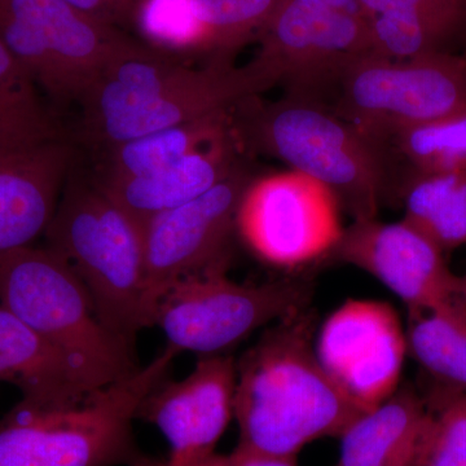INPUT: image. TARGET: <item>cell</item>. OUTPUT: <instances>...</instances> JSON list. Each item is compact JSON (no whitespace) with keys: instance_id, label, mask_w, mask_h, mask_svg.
Returning a JSON list of instances; mask_svg holds the SVG:
<instances>
[{"instance_id":"3","label":"cell","mask_w":466,"mask_h":466,"mask_svg":"<svg viewBox=\"0 0 466 466\" xmlns=\"http://www.w3.org/2000/svg\"><path fill=\"white\" fill-rule=\"evenodd\" d=\"M177 355L167 346L133 375L76 403L21 400L0 420V466H164L137 446L134 420Z\"/></svg>"},{"instance_id":"5","label":"cell","mask_w":466,"mask_h":466,"mask_svg":"<svg viewBox=\"0 0 466 466\" xmlns=\"http://www.w3.org/2000/svg\"><path fill=\"white\" fill-rule=\"evenodd\" d=\"M45 236L85 285L101 324L134 343L150 327L142 226L95 180L67 175Z\"/></svg>"},{"instance_id":"26","label":"cell","mask_w":466,"mask_h":466,"mask_svg":"<svg viewBox=\"0 0 466 466\" xmlns=\"http://www.w3.org/2000/svg\"><path fill=\"white\" fill-rule=\"evenodd\" d=\"M283 0H195L210 35L211 56L232 58L258 36Z\"/></svg>"},{"instance_id":"20","label":"cell","mask_w":466,"mask_h":466,"mask_svg":"<svg viewBox=\"0 0 466 466\" xmlns=\"http://www.w3.org/2000/svg\"><path fill=\"white\" fill-rule=\"evenodd\" d=\"M388 177V200L421 174L466 170V106L370 140Z\"/></svg>"},{"instance_id":"1","label":"cell","mask_w":466,"mask_h":466,"mask_svg":"<svg viewBox=\"0 0 466 466\" xmlns=\"http://www.w3.org/2000/svg\"><path fill=\"white\" fill-rule=\"evenodd\" d=\"M308 309L267 328L236 360L233 417L238 449L297 458L324 438H339L366 410L325 372Z\"/></svg>"},{"instance_id":"31","label":"cell","mask_w":466,"mask_h":466,"mask_svg":"<svg viewBox=\"0 0 466 466\" xmlns=\"http://www.w3.org/2000/svg\"><path fill=\"white\" fill-rule=\"evenodd\" d=\"M0 2H3V0H0Z\"/></svg>"},{"instance_id":"28","label":"cell","mask_w":466,"mask_h":466,"mask_svg":"<svg viewBox=\"0 0 466 466\" xmlns=\"http://www.w3.org/2000/svg\"><path fill=\"white\" fill-rule=\"evenodd\" d=\"M97 23L125 30L134 26L143 0H66Z\"/></svg>"},{"instance_id":"18","label":"cell","mask_w":466,"mask_h":466,"mask_svg":"<svg viewBox=\"0 0 466 466\" xmlns=\"http://www.w3.org/2000/svg\"><path fill=\"white\" fill-rule=\"evenodd\" d=\"M236 131L164 170L122 180H95L137 225L204 195L238 167Z\"/></svg>"},{"instance_id":"16","label":"cell","mask_w":466,"mask_h":466,"mask_svg":"<svg viewBox=\"0 0 466 466\" xmlns=\"http://www.w3.org/2000/svg\"><path fill=\"white\" fill-rule=\"evenodd\" d=\"M73 149L54 140L0 150V257L45 235L72 170Z\"/></svg>"},{"instance_id":"27","label":"cell","mask_w":466,"mask_h":466,"mask_svg":"<svg viewBox=\"0 0 466 466\" xmlns=\"http://www.w3.org/2000/svg\"><path fill=\"white\" fill-rule=\"evenodd\" d=\"M431 412L407 466H466V392L446 398Z\"/></svg>"},{"instance_id":"24","label":"cell","mask_w":466,"mask_h":466,"mask_svg":"<svg viewBox=\"0 0 466 466\" xmlns=\"http://www.w3.org/2000/svg\"><path fill=\"white\" fill-rule=\"evenodd\" d=\"M61 139L54 116L32 76L0 39V150Z\"/></svg>"},{"instance_id":"30","label":"cell","mask_w":466,"mask_h":466,"mask_svg":"<svg viewBox=\"0 0 466 466\" xmlns=\"http://www.w3.org/2000/svg\"><path fill=\"white\" fill-rule=\"evenodd\" d=\"M465 294H466V285H465Z\"/></svg>"},{"instance_id":"29","label":"cell","mask_w":466,"mask_h":466,"mask_svg":"<svg viewBox=\"0 0 466 466\" xmlns=\"http://www.w3.org/2000/svg\"><path fill=\"white\" fill-rule=\"evenodd\" d=\"M196 466H299V464H297V458L265 455V453L236 447L228 455H219L216 452Z\"/></svg>"},{"instance_id":"14","label":"cell","mask_w":466,"mask_h":466,"mask_svg":"<svg viewBox=\"0 0 466 466\" xmlns=\"http://www.w3.org/2000/svg\"><path fill=\"white\" fill-rule=\"evenodd\" d=\"M332 257L375 278L410 311L440 305L461 293L464 285V278L447 266L444 251L403 219L354 220Z\"/></svg>"},{"instance_id":"17","label":"cell","mask_w":466,"mask_h":466,"mask_svg":"<svg viewBox=\"0 0 466 466\" xmlns=\"http://www.w3.org/2000/svg\"><path fill=\"white\" fill-rule=\"evenodd\" d=\"M15 383L24 401L66 406L103 389L87 370L0 305V382Z\"/></svg>"},{"instance_id":"23","label":"cell","mask_w":466,"mask_h":466,"mask_svg":"<svg viewBox=\"0 0 466 466\" xmlns=\"http://www.w3.org/2000/svg\"><path fill=\"white\" fill-rule=\"evenodd\" d=\"M394 198L403 207L404 222L444 253L466 245V170L416 175Z\"/></svg>"},{"instance_id":"19","label":"cell","mask_w":466,"mask_h":466,"mask_svg":"<svg viewBox=\"0 0 466 466\" xmlns=\"http://www.w3.org/2000/svg\"><path fill=\"white\" fill-rule=\"evenodd\" d=\"M431 413L412 388L398 389L339 437L341 450L334 466H407Z\"/></svg>"},{"instance_id":"10","label":"cell","mask_w":466,"mask_h":466,"mask_svg":"<svg viewBox=\"0 0 466 466\" xmlns=\"http://www.w3.org/2000/svg\"><path fill=\"white\" fill-rule=\"evenodd\" d=\"M131 36L66 0H3L0 39L58 106L81 103Z\"/></svg>"},{"instance_id":"8","label":"cell","mask_w":466,"mask_h":466,"mask_svg":"<svg viewBox=\"0 0 466 466\" xmlns=\"http://www.w3.org/2000/svg\"><path fill=\"white\" fill-rule=\"evenodd\" d=\"M323 104L367 139L466 106V57L431 52L410 58L370 55L342 73Z\"/></svg>"},{"instance_id":"11","label":"cell","mask_w":466,"mask_h":466,"mask_svg":"<svg viewBox=\"0 0 466 466\" xmlns=\"http://www.w3.org/2000/svg\"><path fill=\"white\" fill-rule=\"evenodd\" d=\"M342 208L332 189L289 168L250 180L236 229L267 265L300 268L333 256L346 229Z\"/></svg>"},{"instance_id":"22","label":"cell","mask_w":466,"mask_h":466,"mask_svg":"<svg viewBox=\"0 0 466 466\" xmlns=\"http://www.w3.org/2000/svg\"><path fill=\"white\" fill-rule=\"evenodd\" d=\"M228 113L205 116L119 144L108 152L106 174L99 180L146 177L164 170L196 150L207 148L233 134Z\"/></svg>"},{"instance_id":"2","label":"cell","mask_w":466,"mask_h":466,"mask_svg":"<svg viewBox=\"0 0 466 466\" xmlns=\"http://www.w3.org/2000/svg\"><path fill=\"white\" fill-rule=\"evenodd\" d=\"M213 56L193 67L175 54L131 36L104 67L81 106V137L95 148H115L146 135L235 110L269 90L249 64Z\"/></svg>"},{"instance_id":"9","label":"cell","mask_w":466,"mask_h":466,"mask_svg":"<svg viewBox=\"0 0 466 466\" xmlns=\"http://www.w3.org/2000/svg\"><path fill=\"white\" fill-rule=\"evenodd\" d=\"M311 289L299 280L240 284L214 269L177 281L157 300L156 325L167 346L200 358L226 355L251 333L308 309Z\"/></svg>"},{"instance_id":"12","label":"cell","mask_w":466,"mask_h":466,"mask_svg":"<svg viewBox=\"0 0 466 466\" xmlns=\"http://www.w3.org/2000/svg\"><path fill=\"white\" fill-rule=\"evenodd\" d=\"M250 177L238 167L204 195L165 211L144 227L146 302L152 327L156 303L177 281L226 269V250Z\"/></svg>"},{"instance_id":"15","label":"cell","mask_w":466,"mask_h":466,"mask_svg":"<svg viewBox=\"0 0 466 466\" xmlns=\"http://www.w3.org/2000/svg\"><path fill=\"white\" fill-rule=\"evenodd\" d=\"M236 360L228 355L200 358L186 379L164 380L137 410L170 446L164 466H196L216 453L233 417Z\"/></svg>"},{"instance_id":"21","label":"cell","mask_w":466,"mask_h":466,"mask_svg":"<svg viewBox=\"0 0 466 466\" xmlns=\"http://www.w3.org/2000/svg\"><path fill=\"white\" fill-rule=\"evenodd\" d=\"M408 352L435 379L466 392V296L458 294L433 308L410 309Z\"/></svg>"},{"instance_id":"7","label":"cell","mask_w":466,"mask_h":466,"mask_svg":"<svg viewBox=\"0 0 466 466\" xmlns=\"http://www.w3.org/2000/svg\"><path fill=\"white\" fill-rule=\"evenodd\" d=\"M257 38L250 64L269 87L317 101L351 64L376 54L360 0H283Z\"/></svg>"},{"instance_id":"13","label":"cell","mask_w":466,"mask_h":466,"mask_svg":"<svg viewBox=\"0 0 466 466\" xmlns=\"http://www.w3.org/2000/svg\"><path fill=\"white\" fill-rule=\"evenodd\" d=\"M315 351L330 379L368 412L400 388L406 330L390 303L349 299L321 325Z\"/></svg>"},{"instance_id":"25","label":"cell","mask_w":466,"mask_h":466,"mask_svg":"<svg viewBox=\"0 0 466 466\" xmlns=\"http://www.w3.org/2000/svg\"><path fill=\"white\" fill-rule=\"evenodd\" d=\"M134 26L159 50L210 55V35L195 0H143Z\"/></svg>"},{"instance_id":"6","label":"cell","mask_w":466,"mask_h":466,"mask_svg":"<svg viewBox=\"0 0 466 466\" xmlns=\"http://www.w3.org/2000/svg\"><path fill=\"white\" fill-rule=\"evenodd\" d=\"M0 305L103 388L140 368L133 343L101 324L85 285L47 247L21 248L0 257Z\"/></svg>"},{"instance_id":"4","label":"cell","mask_w":466,"mask_h":466,"mask_svg":"<svg viewBox=\"0 0 466 466\" xmlns=\"http://www.w3.org/2000/svg\"><path fill=\"white\" fill-rule=\"evenodd\" d=\"M257 97L238 106L235 131L242 142L323 183L354 220L379 216L388 177L370 139L320 101L290 94L269 103Z\"/></svg>"}]
</instances>
